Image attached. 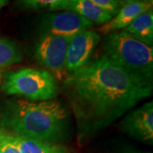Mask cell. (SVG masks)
Listing matches in <instances>:
<instances>
[{
	"label": "cell",
	"instance_id": "obj_1",
	"mask_svg": "<svg viewBox=\"0 0 153 153\" xmlns=\"http://www.w3.org/2000/svg\"><path fill=\"white\" fill-rule=\"evenodd\" d=\"M64 89L80 130H99L152 94V83L133 75L105 55L68 74Z\"/></svg>",
	"mask_w": 153,
	"mask_h": 153
},
{
	"label": "cell",
	"instance_id": "obj_2",
	"mask_svg": "<svg viewBox=\"0 0 153 153\" xmlns=\"http://www.w3.org/2000/svg\"><path fill=\"white\" fill-rule=\"evenodd\" d=\"M69 112L59 100H11L0 112V128L16 135L45 142L64 140L69 130Z\"/></svg>",
	"mask_w": 153,
	"mask_h": 153
},
{
	"label": "cell",
	"instance_id": "obj_3",
	"mask_svg": "<svg viewBox=\"0 0 153 153\" xmlns=\"http://www.w3.org/2000/svg\"><path fill=\"white\" fill-rule=\"evenodd\" d=\"M102 48L104 55L117 65L144 81L152 83V47L121 30L105 35Z\"/></svg>",
	"mask_w": 153,
	"mask_h": 153
},
{
	"label": "cell",
	"instance_id": "obj_4",
	"mask_svg": "<svg viewBox=\"0 0 153 153\" xmlns=\"http://www.w3.org/2000/svg\"><path fill=\"white\" fill-rule=\"evenodd\" d=\"M0 89L8 95H20L33 101L54 100L60 92L58 82L51 73L33 68L5 72Z\"/></svg>",
	"mask_w": 153,
	"mask_h": 153
},
{
	"label": "cell",
	"instance_id": "obj_5",
	"mask_svg": "<svg viewBox=\"0 0 153 153\" xmlns=\"http://www.w3.org/2000/svg\"><path fill=\"white\" fill-rule=\"evenodd\" d=\"M72 38L42 34L34 49V57L38 63L56 78L65 80L66 50Z\"/></svg>",
	"mask_w": 153,
	"mask_h": 153
},
{
	"label": "cell",
	"instance_id": "obj_6",
	"mask_svg": "<svg viewBox=\"0 0 153 153\" xmlns=\"http://www.w3.org/2000/svg\"><path fill=\"white\" fill-rule=\"evenodd\" d=\"M93 26L92 22L76 13L65 11L46 16L41 22L40 30L42 34L73 38Z\"/></svg>",
	"mask_w": 153,
	"mask_h": 153
},
{
	"label": "cell",
	"instance_id": "obj_7",
	"mask_svg": "<svg viewBox=\"0 0 153 153\" xmlns=\"http://www.w3.org/2000/svg\"><path fill=\"white\" fill-rule=\"evenodd\" d=\"M100 41V35L92 30H85L71 38L66 50V69L68 74L87 64Z\"/></svg>",
	"mask_w": 153,
	"mask_h": 153
},
{
	"label": "cell",
	"instance_id": "obj_8",
	"mask_svg": "<svg viewBox=\"0 0 153 153\" xmlns=\"http://www.w3.org/2000/svg\"><path fill=\"white\" fill-rule=\"evenodd\" d=\"M122 128L129 135L142 141L153 140V103L147 102L133 111L123 120Z\"/></svg>",
	"mask_w": 153,
	"mask_h": 153
},
{
	"label": "cell",
	"instance_id": "obj_9",
	"mask_svg": "<svg viewBox=\"0 0 153 153\" xmlns=\"http://www.w3.org/2000/svg\"><path fill=\"white\" fill-rule=\"evenodd\" d=\"M151 9H152V4L139 0H131L121 6L118 12L114 16L109 22L98 28L97 31L101 34L107 35L112 32L124 29L137 16Z\"/></svg>",
	"mask_w": 153,
	"mask_h": 153
},
{
	"label": "cell",
	"instance_id": "obj_10",
	"mask_svg": "<svg viewBox=\"0 0 153 153\" xmlns=\"http://www.w3.org/2000/svg\"><path fill=\"white\" fill-rule=\"evenodd\" d=\"M65 10L74 12L97 25H104L113 17L110 12L95 5L89 0H68Z\"/></svg>",
	"mask_w": 153,
	"mask_h": 153
},
{
	"label": "cell",
	"instance_id": "obj_11",
	"mask_svg": "<svg viewBox=\"0 0 153 153\" xmlns=\"http://www.w3.org/2000/svg\"><path fill=\"white\" fill-rule=\"evenodd\" d=\"M143 44L150 47L153 45V12L152 9L140 14L123 29Z\"/></svg>",
	"mask_w": 153,
	"mask_h": 153
},
{
	"label": "cell",
	"instance_id": "obj_12",
	"mask_svg": "<svg viewBox=\"0 0 153 153\" xmlns=\"http://www.w3.org/2000/svg\"><path fill=\"white\" fill-rule=\"evenodd\" d=\"M15 138L21 153H70L66 146L56 143L40 141L16 134Z\"/></svg>",
	"mask_w": 153,
	"mask_h": 153
},
{
	"label": "cell",
	"instance_id": "obj_13",
	"mask_svg": "<svg viewBox=\"0 0 153 153\" xmlns=\"http://www.w3.org/2000/svg\"><path fill=\"white\" fill-rule=\"evenodd\" d=\"M23 59L16 43L8 38H0V69L20 63Z\"/></svg>",
	"mask_w": 153,
	"mask_h": 153
},
{
	"label": "cell",
	"instance_id": "obj_14",
	"mask_svg": "<svg viewBox=\"0 0 153 153\" xmlns=\"http://www.w3.org/2000/svg\"><path fill=\"white\" fill-rule=\"evenodd\" d=\"M27 8L33 10L49 9V10H62L66 9L68 0H19Z\"/></svg>",
	"mask_w": 153,
	"mask_h": 153
},
{
	"label": "cell",
	"instance_id": "obj_15",
	"mask_svg": "<svg viewBox=\"0 0 153 153\" xmlns=\"http://www.w3.org/2000/svg\"><path fill=\"white\" fill-rule=\"evenodd\" d=\"M0 153H21L15 134L0 128Z\"/></svg>",
	"mask_w": 153,
	"mask_h": 153
},
{
	"label": "cell",
	"instance_id": "obj_16",
	"mask_svg": "<svg viewBox=\"0 0 153 153\" xmlns=\"http://www.w3.org/2000/svg\"><path fill=\"white\" fill-rule=\"evenodd\" d=\"M89 1H91L95 5L110 12L112 15V16H114L121 8L120 4L117 0H89Z\"/></svg>",
	"mask_w": 153,
	"mask_h": 153
},
{
	"label": "cell",
	"instance_id": "obj_17",
	"mask_svg": "<svg viewBox=\"0 0 153 153\" xmlns=\"http://www.w3.org/2000/svg\"><path fill=\"white\" fill-rule=\"evenodd\" d=\"M8 1H9V0H0V9L3 8L4 6L6 4L8 3Z\"/></svg>",
	"mask_w": 153,
	"mask_h": 153
},
{
	"label": "cell",
	"instance_id": "obj_18",
	"mask_svg": "<svg viewBox=\"0 0 153 153\" xmlns=\"http://www.w3.org/2000/svg\"><path fill=\"white\" fill-rule=\"evenodd\" d=\"M4 74V69H0V84H1L2 80H3Z\"/></svg>",
	"mask_w": 153,
	"mask_h": 153
},
{
	"label": "cell",
	"instance_id": "obj_19",
	"mask_svg": "<svg viewBox=\"0 0 153 153\" xmlns=\"http://www.w3.org/2000/svg\"><path fill=\"white\" fill-rule=\"evenodd\" d=\"M119 4H120V5H123L124 4H126V3H128V2H129V1H131V0H117Z\"/></svg>",
	"mask_w": 153,
	"mask_h": 153
},
{
	"label": "cell",
	"instance_id": "obj_20",
	"mask_svg": "<svg viewBox=\"0 0 153 153\" xmlns=\"http://www.w3.org/2000/svg\"><path fill=\"white\" fill-rule=\"evenodd\" d=\"M139 1H141V2H145V3H147L150 4H152L153 0H139Z\"/></svg>",
	"mask_w": 153,
	"mask_h": 153
}]
</instances>
